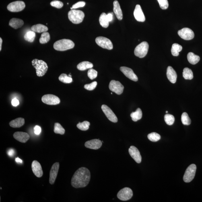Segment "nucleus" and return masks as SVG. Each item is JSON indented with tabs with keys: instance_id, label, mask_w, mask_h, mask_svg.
Listing matches in <instances>:
<instances>
[{
	"instance_id": "0eeeda50",
	"label": "nucleus",
	"mask_w": 202,
	"mask_h": 202,
	"mask_svg": "<svg viewBox=\"0 0 202 202\" xmlns=\"http://www.w3.org/2000/svg\"><path fill=\"white\" fill-rule=\"evenodd\" d=\"M96 42L98 46L104 49L111 50L113 48L111 40L104 37H98L96 38Z\"/></svg>"
},
{
	"instance_id": "37998d69",
	"label": "nucleus",
	"mask_w": 202,
	"mask_h": 202,
	"mask_svg": "<svg viewBox=\"0 0 202 202\" xmlns=\"http://www.w3.org/2000/svg\"><path fill=\"white\" fill-rule=\"evenodd\" d=\"M50 5L52 7L57 8H61L63 7V3L59 1H52L50 3Z\"/></svg>"
},
{
	"instance_id": "f704fd0d",
	"label": "nucleus",
	"mask_w": 202,
	"mask_h": 202,
	"mask_svg": "<svg viewBox=\"0 0 202 202\" xmlns=\"http://www.w3.org/2000/svg\"><path fill=\"white\" fill-rule=\"evenodd\" d=\"M59 80L61 82L65 83H71L72 82V79L70 77L66 74L62 73L59 77Z\"/></svg>"
},
{
	"instance_id": "4468645a",
	"label": "nucleus",
	"mask_w": 202,
	"mask_h": 202,
	"mask_svg": "<svg viewBox=\"0 0 202 202\" xmlns=\"http://www.w3.org/2000/svg\"><path fill=\"white\" fill-rule=\"evenodd\" d=\"M59 163L57 162L52 165L50 173L49 182L50 184H53L55 183L59 172Z\"/></svg>"
},
{
	"instance_id": "9b49d317",
	"label": "nucleus",
	"mask_w": 202,
	"mask_h": 202,
	"mask_svg": "<svg viewBox=\"0 0 202 202\" xmlns=\"http://www.w3.org/2000/svg\"><path fill=\"white\" fill-rule=\"evenodd\" d=\"M109 88L112 92L120 95L123 93L124 87L119 81L112 80L109 83Z\"/></svg>"
},
{
	"instance_id": "c756f323",
	"label": "nucleus",
	"mask_w": 202,
	"mask_h": 202,
	"mask_svg": "<svg viewBox=\"0 0 202 202\" xmlns=\"http://www.w3.org/2000/svg\"><path fill=\"white\" fill-rule=\"evenodd\" d=\"M182 50V46L177 43L173 44L171 49L172 54L174 56H178L179 52Z\"/></svg>"
},
{
	"instance_id": "7c9ffc66",
	"label": "nucleus",
	"mask_w": 202,
	"mask_h": 202,
	"mask_svg": "<svg viewBox=\"0 0 202 202\" xmlns=\"http://www.w3.org/2000/svg\"><path fill=\"white\" fill-rule=\"evenodd\" d=\"M183 76L184 79L188 80H191L194 77L193 72L191 69L188 67L184 69Z\"/></svg>"
},
{
	"instance_id": "9d476101",
	"label": "nucleus",
	"mask_w": 202,
	"mask_h": 202,
	"mask_svg": "<svg viewBox=\"0 0 202 202\" xmlns=\"http://www.w3.org/2000/svg\"><path fill=\"white\" fill-rule=\"evenodd\" d=\"M42 101L44 104L50 105H55L61 102V100L58 97L52 94L44 95L42 97Z\"/></svg>"
},
{
	"instance_id": "1a4fd4ad",
	"label": "nucleus",
	"mask_w": 202,
	"mask_h": 202,
	"mask_svg": "<svg viewBox=\"0 0 202 202\" xmlns=\"http://www.w3.org/2000/svg\"><path fill=\"white\" fill-rule=\"evenodd\" d=\"M25 7L26 5L24 2L17 1L9 3L8 5L7 8L12 12H18L23 10Z\"/></svg>"
},
{
	"instance_id": "39448f33",
	"label": "nucleus",
	"mask_w": 202,
	"mask_h": 202,
	"mask_svg": "<svg viewBox=\"0 0 202 202\" xmlns=\"http://www.w3.org/2000/svg\"><path fill=\"white\" fill-rule=\"evenodd\" d=\"M149 45L146 42L141 43L136 47L134 51L135 55L140 58L144 57L148 52Z\"/></svg>"
},
{
	"instance_id": "6ab92c4d",
	"label": "nucleus",
	"mask_w": 202,
	"mask_h": 202,
	"mask_svg": "<svg viewBox=\"0 0 202 202\" xmlns=\"http://www.w3.org/2000/svg\"><path fill=\"white\" fill-rule=\"evenodd\" d=\"M134 15L136 20L139 22H144L145 17L144 14L141 6L139 5H136L135 10L134 11Z\"/></svg>"
},
{
	"instance_id": "c9c22d12",
	"label": "nucleus",
	"mask_w": 202,
	"mask_h": 202,
	"mask_svg": "<svg viewBox=\"0 0 202 202\" xmlns=\"http://www.w3.org/2000/svg\"><path fill=\"white\" fill-rule=\"evenodd\" d=\"M90 122L84 121L81 123L79 122L77 125V127L81 130L86 131L89 129V126L90 125Z\"/></svg>"
},
{
	"instance_id": "dca6fc26",
	"label": "nucleus",
	"mask_w": 202,
	"mask_h": 202,
	"mask_svg": "<svg viewBox=\"0 0 202 202\" xmlns=\"http://www.w3.org/2000/svg\"><path fill=\"white\" fill-rule=\"evenodd\" d=\"M129 153L132 158L137 163L141 162V157L138 149L135 146H130L129 150Z\"/></svg>"
},
{
	"instance_id": "a211bd4d",
	"label": "nucleus",
	"mask_w": 202,
	"mask_h": 202,
	"mask_svg": "<svg viewBox=\"0 0 202 202\" xmlns=\"http://www.w3.org/2000/svg\"><path fill=\"white\" fill-rule=\"evenodd\" d=\"M32 168L33 173L37 177H42L43 174V172L41 166L39 162L36 160L33 161L32 164Z\"/></svg>"
},
{
	"instance_id": "864d4df0",
	"label": "nucleus",
	"mask_w": 202,
	"mask_h": 202,
	"mask_svg": "<svg viewBox=\"0 0 202 202\" xmlns=\"http://www.w3.org/2000/svg\"><path fill=\"white\" fill-rule=\"evenodd\" d=\"M166 113H168V112L167 111H166Z\"/></svg>"
},
{
	"instance_id": "de8ad7c7",
	"label": "nucleus",
	"mask_w": 202,
	"mask_h": 202,
	"mask_svg": "<svg viewBox=\"0 0 202 202\" xmlns=\"http://www.w3.org/2000/svg\"><path fill=\"white\" fill-rule=\"evenodd\" d=\"M15 151L13 149H10L7 151V154L10 157H13L14 155Z\"/></svg>"
},
{
	"instance_id": "58836bf2",
	"label": "nucleus",
	"mask_w": 202,
	"mask_h": 202,
	"mask_svg": "<svg viewBox=\"0 0 202 202\" xmlns=\"http://www.w3.org/2000/svg\"><path fill=\"white\" fill-rule=\"evenodd\" d=\"M164 120L166 123L169 125H172L174 124V117L172 114H167L164 116Z\"/></svg>"
},
{
	"instance_id": "603ef678",
	"label": "nucleus",
	"mask_w": 202,
	"mask_h": 202,
	"mask_svg": "<svg viewBox=\"0 0 202 202\" xmlns=\"http://www.w3.org/2000/svg\"><path fill=\"white\" fill-rule=\"evenodd\" d=\"M70 74H70L68 75V76L70 77H72V76Z\"/></svg>"
},
{
	"instance_id": "2f4dec72",
	"label": "nucleus",
	"mask_w": 202,
	"mask_h": 202,
	"mask_svg": "<svg viewBox=\"0 0 202 202\" xmlns=\"http://www.w3.org/2000/svg\"><path fill=\"white\" fill-rule=\"evenodd\" d=\"M36 34L35 32L33 31H30L27 32L24 36V40L29 42L34 41L35 38Z\"/></svg>"
},
{
	"instance_id": "423d86ee",
	"label": "nucleus",
	"mask_w": 202,
	"mask_h": 202,
	"mask_svg": "<svg viewBox=\"0 0 202 202\" xmlns=\"http://www.w3.org/2000/svg\"><path fill=\"white\" fill-rule=\"evenodd\" d=\"M197 170V167L195 164H192L188 167L186 170L183 176L184 181L186 183H189L193 180L195 177Z\"/></svg>"
},
{
	"instance_id": "20e7f679",
	"label": "nucleus",
	"mask_w": 202,
	"mask_h": 202,
	"mask_svg": "<svg viewBox=\"0 0 202 202\" xmlns=\"http://www.w3.org/2000/svg\"><path fill=\"white\" fill-rule=\"evenodd\" d=\"M68 16L69 20L73 24H78L82 22L85 14L82 11L72 9L68 13Z\"/></svg>"
},
{
	"instance_id": "a878e982",
	"label": "nucleus",
	"mask_w": 202,
	"mask_h": 202,
	"mask_svg": "<svg viewBox=\"0 0 202 202\" xmlns=\"http://www.w3.org/2000/svg\"><path fill=\"white\" fill-rule=\"evenodd\" d=\"M31 29L34 32L38 33H43L48 30L47 27L42 24H37L34 25L31 28Z\"/></svg>"
},
{
	"instance_id": "c03bdc74",
	"label": "nucleus",
	"mask_w": 202,
	"mask_h": 202,
	"mask_svg": "<svg viewBox=\"0 0 202 202\" xmlns=\"http://www.w3.org/2000/svg\"><path fill=\"white\" fill-rule=\"evenodd\" d=\"M85 3L83 1H79L77 2V3H76L74 4L72 7L71 8V10L83 7L85 6Z\"/></svg>"
},
{
	"instance_id": "4c0bfd02",
	"label": "nucleus",
	"mask_w": 202,
	"mask_h": 202,
	"mask_svg": "<svg viewBox=\"0 0 202 202\" xmlns=\"http://www.w3.org/2000/svg\"><path fill=\"white\" fill-rule=\"evenodd\" d=\"M147 137L150 141L156 142L160 140L161 139V136L158 133L153 132V133L149 134L147 136Z\"/></svg>"
},
{
	"instance_id": "393cba45",
	"label": "nucleus",
	"mask_w": 202,
	"mask_h": 202,
	"mask_svg": "<svg viewBox=\"0 0 202 202\" xmlns=\"http://www.w3.org/2000/svg\"><path fill=\"white\" fill-rule=\"evenodd\" d=\"M93 65L92 63L87 61H84L79 63L77 66V69L81 71H84L87 69L92 68Z\"/></svg>"
},
{
	"instance_id": "cd10ccee",
	"label": "nucleus",
	"mask_w": 202,
	"mask_h": 202,
	"mask_svg": "<svg viewBox=\"0 0 202 202\" xmlns=\"http://www.w3.org/2000/svg\"><path fill=\"white\" fill-rule=\"evenodd\" d=\"M99 23L101 26L103 28H106L109 26V21H108L107 14L103 13L101 14L99 18Z\"/></svg>"
},
{
	"instance_id": "bb28decb",
	"label": "nucleus",
	"mask_w": 202,
	"mask_h": 202,
	"mask_svg": "<svg viewBox=\"0 0 202 202\" xmlns=\"http://www.w3.org/2000/svg\"><path fill=\"white\" fill-rule=\"evenodd\" d=\"M187 59L188 61L192 65H195L199 62L200 60L199 56L195 55L193 52H190L188 54Z\"/></svg>"
},
{
	"instance_id": "49530a36",
	"label": "nucleus",
	"mask_w": 202,
	"mask_h": 202,
	"mask_svg": "<svg viewBox=\"0 0 202 202\" xmlns=\"http://www.w3.org/2000/svg\"><path fill=\"white\" fill-rule=\"evenodd\" d=\"M12 104L13 105V106L16 107L19 105V101L18 99H17L16 98H14L13 99L11 102Z\"/></svg>"
},
{
	"instance_id": "3c124183",
	"label": "nucleus",
	"mask_w": 202,
	"mask_h": 202,
	"mask_svg": "<svg viewBox=\"0 0 202 202\" xmlns=\"http://www.w3.org/2000/svg\"><path fill=\"white\" fill-rule=\"evenodd\" d=\"M2 42H3V40H2V38H0V50H1L2 49Z\"/></svg>"
},
{
	"instance_id": "c85d7f7f",
	"label": "nucleus",
	"mask_w": 202,
	"mask_h": 202,
	"mask_svg": "<svg viewBox=\"0 0 202 202\" xmlns=\"http://www.w3.org/2000/svg\"><path fill=\"white\" fill-rule=\"evenodd\" d=\"M133 121L136 122L141 120L142 116V112L140 108H138L135 112H133L130 114Z\"/></svg>"
},
{
	"instance_id": "f257e3e1",
	"label": "nucleus",
	"mask_w": 202,
	"mask_h": 202,
	"mask_svg": "<svg viewBox=\"0 0 202 202\" xmlns=\"http://www.w3.org/2000/svg\"><path fill=\"white\" fill-rule=\"evenodd\" d=\"M91 178L90 171L85 167L80 168L74 174L71 180V184L76 188H84L88 185Z\"/></svg>"
},
{
	"instance_id": "e433bc0d",
	"label": "nucleus",
	"mask_w": 202,
	"mask_h": 202,
	"mask_svg": "<svg viewBox=\"0 0 202 202\" xmlns=\"http://www.w3.org/2000/svg\"><path fill=\"white\" fill-rule=\"evenodd\" d=\"M182 123L184 125H188L191 124V120L188 116L187 113L184 112L181 116Z\"/></svg>"
},
{
	"instance_id": "473e14b6",
	"label": "nucleus",
	"mask_w": 202,
	"mask_h": 202,
	"mask_svg": "<svg viewBox=\"0 0 202 202\" xmlns=\"http://www.w3.org/2000/svg\"><path fill=\"white\" fill-rule=\"evenodd\" d=\"M54 131L56 134H60L61 135H63L65 132V129L59 123H55L54 124Z\"/></svg>"
},
{
	"instance_id": "f3484780",
	"label": "nucleus",
	"mask_w": 202,
	"mask_h": 202,
	"mask_svg": "<svg viewBox=\"0 0 202 202\" xmlns=\"http://www.w3.org/2000/svg\"><path fill=\"white\" fill-rule=\"evenodd\" d=\"M102 142L99 139H93L86 142L85 146L87 148L97 150L102 146Z\"/></svg>"
},
{
	"instance_id": "a18cd8bd",
	"label": "nucleus",
	"mask_w": 202,
	"mask_h": 202,
	"mask_svg": "<svg viewBox=\"0 0 202 202\" xmlns=\"http://www.w3.org/2000/svg\"><path fill=\"white\" fill-rule=\"evenodd\" d=\"M34 133L36 135H40L41 132V128L40 126L36 125L34 128Z\"/></svg>"
},
{
	"instance_id": "412c9836",
	"label": "nucleus",
	"mask_w": 202,
	"mask_h": 202,
	"mask_svg": "<svg viewBox=\"0 0 202 202\" xmlns=\"http://www.w3.org/2000/svg\"><path fill=\"white\" fill-rule=\"evenodd\" d=\"M167 77L169 80L173 83H175L176 82L177 75L174 70L171 66H168L167 69Z\"/></svg>"
},
{
	"instance_id": "f03ea898",
	"label": "nucleus",
	"mask_w": 202,
	"mask_h": 202,
	"mask_svg": "<svg viewBox=\"0 0 202 202\" xmlns=\"http://www.w3.org/2000/svg\"><path fill=\"white\" fill-rule=\"evenodd\" d=\"M74 46V43L71 40L68 39L57 40L54 43L53 45L54 49L61 51L72 49Z\"/></svg>"
},
{
	"instance_id": "5701e85b",
	"label": "nucleus",
	"mask_w": 202,
	"mask_h": 202,
	"mask_svg": "<svg viewBox=\"0 0 202 202\" xmlns=\"http://www.w3.org/2000/svg\"><path fill=\"white\" fill-rule=\"evenodd\" d=\"M24 24V21L20 19L17 18L12 19L9 21V25L12 28L17 29L21 28Z\"/></svg>"
},
{
	"instance_id": "7ed1b4c3",
	"label": "nucleus",
	"mask_w": 202,
	"mask_h": 202,
	"mask_svg": "<svg viewBox=\"0 0 202 202\" xmlns=\"http://www.w3.org/2000/svg\"><path fill=\"white\" fill-rule=\"evenodd\" d=\"M32 62L33 66L36 70V75L38 77H42L45 74L48 69L46 62L37 59L33 60Z\"/></svg>"
},
{
	"instance_id": "a19ab883",
	"label": "nucleus",
	"mask_w": 202,
	"mask_h": 202,
	"mask_svg": "<svg viewBox=\"0 0 202 202\" xmlns=\"http://www.w3.org/2000/svg\"><path fill=\"white\" fill-rule=\"evenodd\" d=\"M159 5L161 8L166 9L168 7V0H158Z\"/></svg>"
},
{
	"instance_id": "5fc2aeb1",
	"label": "nucleus",
	"mask_w": 202,
	"mask_h": 202,
	"mask_svg": "<svg viewBox=\"0 0 202 202\" xmlns=\"http://www.w3.org/2000/svg\"><path fill=\"white\" fill-rule=\"evenodd\" d=\"M111 94H112V93H111Z\"/></svg>"
},
{
	"instance_id": "f8f14e48",
	"label": "nucleus",
	"mask_w": 202,
	"mask_h": 202,
	"mask_svg": "<svg viewBox=\"0 0 202 202\" xmlns=\"http://www.w3.org/2000/svg\"><path fill=\"white\" fill-rule=\"evenodd\" d=\"M178 34L183 39L185 40H190L194 37V33L191 29L184 28L178 31Z\"/></svg>"
},
{
	"instance_id": "72a5a7b5",
	"label": "nucleus",
	"mask_w": 202,
	"mask_h": 202,
	"mask_svg": "<svg viewBox=\"0 0 202 202\" xmlns=\"http://www.w3.org/2000/svg\"><path fill=\"white\" fill-rule=\"evenodd\" d=\"M50 39V36L49 33L47 32H43L41 35L40 42L41 44H46L49 41Z\"/></svg>"
},
{
	"instance_id": "8fccbe9b",
	"label": "nucleus",
	"mask_w": 202,
	"mask_h": 202,
	"mask_svg": "<svg viewBox=\"0 0 202 202\" xmlns=\"http://www.w3.org/2000/svg\"><path fill=\"white\" fill-rule=\"evenodd\" d=\"M15 161L19 163H22L23 162V161L21 159L18 158V157L15 159Z\"/></svg>"
},
{
	"instance_id": "ea45409f",
	"label": "nucleus",
	"mask_w": 202,
	"mask_h": 202,
	"mask_svg": "<svg viewBox=\"0 0 202 202\" xmlns=\"http://www.w3.org/2000/svg\"><path fill=\"white\" fill-rule=\"evenodd\" d=\"M88 76L89 78L93 80L95 78H96L98 76V72L95 70L91 68L89 69L88 72Z\"/></svg>"
},
{
	"instance_id": "6e6552de",
	"label": "nucleus",
	"mask_w": 202,
	"mask_h": 202,
	"mask_svg": "<svg viewBox=\"0 0 202 202\" xmlns=\"http://www.w3.org/2000/svg\"><path fill=\"white\" fill-rule=\"evenodd\" d=\"M133 196L132 190L129 188H123L118 192L117 197L121 200L126 201L130 199Z\"/></svg>"
},
{
	"instance_id": "09e8293b",
	"label": "nucleus",
	"mask_w": 202,
	"mask_h": 202,
	"mask_svg": "<svg viewBox=\"0 0 202 202\" xmlns=\"http://www.w3.org/2000/svg\"><path fill=\"white\" fill-rule=\"evenodd\" d=\"M107 17L109 22H111L113 20V15L112 14V13H109L107 15Z\"/></svg>"
},
{
	"instance_id": "aec40b11",
	"label": "nucleus",
	"mask_w": 202,
	"mask_h": 202,
	"mask_svg": "<svg viewBox=\"0 0 202 202\" xmlns=\"http://www.w3.org/2000/svg\"><path fill=\"white\" fill-rule=\"evenodd\" d=\"M13 137L16 140L20 142L25 143L30 139V136L28 133L23 132H16L13 134Z\"/></svg>"
},
{
	"instance_id": "79ce46f5",
	"label": "nucleus",
	"mask_w": 202,
	"mask_h": 202,
	"mask_svg": "<svg viewBox=\"0 0 202 202\" xmlns=\"http://www.w3.org/2000/svg\"><path fill=\"white\" fill-rule=\"evenodd\" d=\"M97 82L96 81L90 83V84H86L84 85V88L86 90L91 91L94 90L96 88L97 85Z\"/></svg>"
},
{
	"instance_id": "4be33fe9",
	"label": "nucleus",
	"mask_w": 202,
	"mask_h": 202,
	"mask_svg": "<svg viewBox=\"0 0 202 202\" xmlns=\"http://www.w3.org/2000/svg\"><path fill=\"white\" fill-rule=\"evenodd\" d=\"M114 11L118 20H121L123 19V14L119 3L117 1H114L113 3Z\"/></svg>"
},
{
	"instance_id": "b1692460",
	"label": "nucleus",
	"mask_w": 202,
	"mask_h": 202,
	"mask_svg": "<svg viewBox=\"0 0 202 202\" xmlns=\"http://www.w3.org/2000/svg\"><path fill=\"white\" fill-rule=\"evenodd\" d=\"M25 120L22 118H17L9 122V125L13 128H20L24 125Z\"/></svg>"
},
{
	"instance_id": "2eb2a0df",
	"label": "nucleus",
	"mask_w": 202,
	"mask_h": 202,
	"mask_svg": "<svg viewBox=\"0 0 202 202\" xmlns=\"http://www.w3.org/2000/svg\"><path fill=\"white\" fill-rule=\"evenodd\" d=\"M120 69L124 74L131 80L137 81L138 80L137 75L134 73L132 69L126 67H121Z\"/></svg>"
},
{
	"instance_id": "ddd939ff",
	"label": "nucleus",
	"mask_w": 202,
	"mask_h": 202,
	"mask_svg": "<svg viewBox=\"0 0 202 202\" xmlns=\"http://www.w3.org/2000/svg\"><path fill=\"white\" fill-rule=\"evenodd\" d=\"M102 109L107 118L110 121L114 123L118 122V118L112 110L106 105H103Z\"/></svg>"
}]
</instances>
